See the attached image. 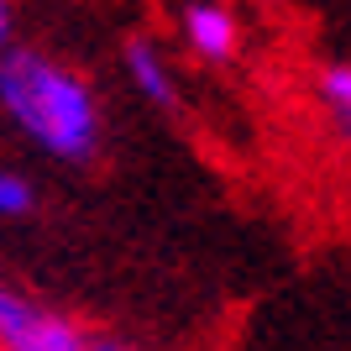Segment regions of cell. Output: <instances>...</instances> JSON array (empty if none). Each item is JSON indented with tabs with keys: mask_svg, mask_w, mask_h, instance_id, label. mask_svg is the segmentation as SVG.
Instances as JSON below:
<instances>
[{
	"mask_svg": "<svg viewBox=\"0 0 351 351\" xmlns=\"http://www.w3.org/2000/svg\"><path fill=\"white\" fill-rule=\"evenodd\" d=\"M0 110L37 152L58 162H95L105 142V116L89 79L43 47L11 43L0 53Z\"/></svg>",
	"mask_w": 351,
	"mask_h": 351,
	"instance_id": "1",
	"label": "cell"
},
{
	"mask_svg": "<svg viewBox=\"0 0 351 351\" xmlns=\"http://www.w3.org/2000/svg\"><path fill=\"white\" fill-rule=\"evenodd\" d=\"M178 27H184V43L205 63H231L236 47H241V27H236V16L220 0H189L178 11Z\"/></svg>",
	"mask_w": 351,
	"mask_h": 351,
	"instance_id": "2",
	"label": "cell"
},
{
	"mask_svg": "<svg viewBox=\"0 0 351 351\" xmlns=\"http://www.w3.org/2000/svg\"><path fill=\"white\" fill-rule=\"evenodd\" d=\"M121 63H126V79H132V89L142 95L147 105H158V110H178L173 69H168V58H162V47L152 43V37H126Z\"/></svg>",
	"mask_w": 351,
	"mask_h": 351,
	"instance_id": "3",
	"label": "cell"
},
{
	"mask_svg": "<svg viewBox=\"0 0 351 351\" xmlns=\"http://www.w3.org/2000/svg\"><path fill=\"white\" fill-rule=\"evenodd\" d=\"M89 346H116V341L84 330L79 320L58 315V309H32V320L11 341V351H89Z\"/></svg>",
	"mask_w": 351,
	"mask_h": 351,
	"instance_id": "4",
	"label": "cell"
},
{
	"mask_svg": "<svg viewBox=\"0 0 351 351\" xmlns=\"http://www.w3.org/2000/svg\"><path fill=\"white\" fill-rule=\"evenodd\" d=\"M315 89H320V105L330 110V121L341 126V136L351 142V63H330Z\"/></svg>",
	"mask_w": 351,
	"mask_h": 351,
	"instance_id": "5",
	"label": "cell"
},
{
	"mask_svg": "<svg viewBox=\"0 0 351 351\" xmlns=\"http://www.w3.org/2000/svg\"><path fill=\"white\" fill-rule=\"evenodd\" d=\"M37 205V189H32L27 173H16V168H5L0 162V220H16L27 215V210Z\"/></svg>",
	"mask_w": 351,
	"mask_h": 351,
	"instance_id": "6",
	"label": "cell"
},
{
	"mask_svg": "<svg viewBox=\"0 0 351 351\" xmlns=\"http://www.w3.org/2000/svg\"><path fill=\"white\" fill-rule=\"evenodd\" d=\"M32 309L37 304H27L21 293H11L5 283H0V346H11V341L21 336V325L32 320Z\"/></svg>",
	"mask_w": 351,
	"mask_h": 351,
	"instance_id": "7",
	"label": "cell"
},
{
	"mask_svg": "<svg viewBox=\"0 0 351 351\" xmlns=\"http://www.w3.org/2000/svg\"><path fill=\"white\" fill-rule=\"evenodd\" d=\"M16 43V11H11V0H0V53Z\"/></svg>",
	"mask_w": 351,
	"mask_h": 351,
	"instance_id": "8",
	"label": "cell"
}]
</instances>
